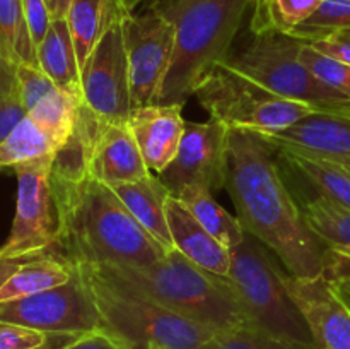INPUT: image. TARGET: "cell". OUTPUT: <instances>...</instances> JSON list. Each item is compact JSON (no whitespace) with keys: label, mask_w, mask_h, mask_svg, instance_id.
I'll list each match as a JSON object with an SVG mask.
<instances>
[{"label":"cell","mask_w":350,"mask_h":349,"mask_svg":"<svg viewBox=\"0 0 350 349\" xmlns=\"http://www.w3.org/2000/svg\"><path fill=\"white\" fill-rule=\"evenodd\" d=\"M303 44L291 34H258L243 53L228 62L280 98L304 103L318 112L350 113L347 96L321 84L301 62Z\"/></svg>","instance_id":"cell-8"},{"label":"cell","mask_w":350,"mask_h":349,"mask_svg":"<svg viewBox=\"0 0 350 349\" xmlns=\"http://www.w3.org/2000/svg\"><path fill=\"white\" fill-rule=\"evenodd\" d=\"M332 283L335 293L338 294L345 307L350 310V277H338V279H328Z\"/></svg>","instance_id":"cell-44"},{"label":"cell","mask_w":350,"mask_h":349,"mask_svg":"<svg viewBox=\"0 0 350 349\" xmlns=\"http://www.w3.org/2000/svg\"><path fill=\"white\" fill-rule=\"evenodd\" d=\"M195 96L211 118L219 120L229 129L255 132L287 129L318 112L310 105L273 94L236 70L228 60L219 62L207 72L195 89Z\"/></svg>","instance_id":"cell-7"},{"label":"cell","mask_w":350,"mask_h":349,"mask_svg":"<svg viewBox=\"0 0 350 349\" xmlns=\"http://www.w3.org/2000/svg\"><path fill=\"white\" fill-rule=\"evenodd\" d=\"M142 2H146V0H120L118 7L122 9V12H135V9Z\"/></svg>","instance_id":"cell-45"},{"label":"cell","mask_w":350,"mask_h":349,"mask_svg":"<svg viewBox=\"0 0 350 349\" xmlns=\"http://www.w3.org/2000/svg\"><path fill=\"white\" fill-rule=\"evenodd\" d=\"M48 337L46 332L0 320V349H38Z\"/></svg>","instance_id":"cell-34"},{"label":"cell","mask_w":350,"mask_h":349,"mask_svg":"<svg viewBox=\"0 0 350 349\" xmlns=\"http://www.w3.org/2000/svg\"><path fill=\"white\" fill-rule=\"evenodd\" d=\"M62 349H129V346L123 344L118 337L109 332L98 328V331L81 334L75 341Z\"/></svg>","instance_id":"cell-37"},{"label":"cell","mask_w":350,"mask_h":349,"mask_svg":"<svg viewBox=\"0 0 350 349\" xmlns=\"http://www.w3.org/2000/svg\"><path fill=\"white\" fill-rule=\"evenodd\" d=\"M46 5L48 12H50L51 21L57 19H67L68 9H70L72 0H43Z\"/></svg>","instance_id":"cell-42"},{"label":"cell","mask_w":350,"mask_h":349,"mask_svg":"<svg viewBox=\"0 0 350 349\" xmlns=\"http://www.w3.org/2000/svg\"><path fill=\"white\" fill-rule=\"evenodd\" d=\"M57 154L26 161L17 174V204L12 229L0 246V257H41L55 253L60 238V207L53 183Z\"/></svg>","instance_id":"cell-9"},{"label":"cell","mask_w":350,"mask_h":349,"mask_svg":"<svg viewBox=\"0 0 350 349\" xmlns=\"http://www.w3.org/2000/svg\"><path fill=\"white\" fill-rule=\"evenodd\" d=\"M310 44L313 48H317L318 51H321V53L350 65V31L313 41Z\"/></svg>","instance_id":"cell-38"},{"label":"cell","mask_w":350,"mask_h":349,"mask_svg":"<svg viewBox=\"0 0 350 349\" xmlns=\"http://www.w3.org/2000/svg\"><path fill=\"white\" fill-rule=\"evenodd\" d=\"M229 133L231 129L214 118L185 123L176 156L157 174L171 195L176 197L191 185H202L211 192L226 187Z\"/></svg>","instance_id":"cell-13"},{"label":"cell","mask_w":350,"mask_h":349,"mask_svg":"<svg viewBox=\"0 0 350 349\" xmlns=\"http://www.w3.org/2000/svg\"><path fill=\"white\" fill-rule=\"evenodd\" d=\"M81 103L103 123H129V62L122 33V9L108 0L101 34L81 70Z\"/></svg>","instance_id":"cell-10"},{"label":"cell","mask_w":350,"mask_h":349,"mask_svg":"<svg viewBox=\"0 0 350 349\" xmlns=\"http://www.w3.org/2000/svg\"><path fill=\"white\" fill-rule=\"evenodd\" d=\"M16 79L21 101H23L27 113H29L41 99L46 98L48 94H51V92L58 89L57 86L53 84V81H51L38 65H16Z\"/></svg>","instance_id":"cell-33"},{"label":"cell","mask_w":350,"mask_h":349,"mask_svg":"<svg viewBox=\"0 0 350 349\" xmlns=\"http://www.w3.org/2000/svg\"><path fill=\"white\" fill-rule=\"evenodd\" d=\"M301 62L308 67V70L327 88L347 96L350 99V65L340 60L321 53L310 43H304L301 48Z\"/></svg>","instance_id":"cell-31"},{"label":"cell","mask_w":350,"mask_h":349,"mask_svg":"<svg viewBox=\"0 0 350 349\" xmlns=\"http://www.w3.org/2000/svg\"><path fill=\"white\" fill-rule=\"evenodd\" d=\"M284 274L269 248L248 233L231 248L228 283L250 324L297 349H314L313 335L284 284Z\"/></svg>","instance_id":"cell-6"},{"label":"cell","mask_w":350,"mask_h":349,"mask_svg":"<svg viewBox=\"0 0 350 349\" xmlns=\"http://www.w3.org/2000/svg\"><path fill=\"white\" fill-rule=\"evenodd\" d=\"M173 245L190 262L217 276H229L231 250L214 238L178 197L171 195L166 204Z\"/></svg>","instance_id":"cell-18"},{"label":"cell","mask_w":350,"mask_h":349,"mask_svg":"<svg viewBox=\"0 0 350 349\" xmlns=\"http://www.w3.org/2000/svg\"><path fill=\"white\" fill-rule=\"evenodd\" d=\"M111 188L132 212L133 218L140 222V226L166 250V253L176 250L166 216V204L171 192L159 180V177L149 173L140 180L113 185Z\"/></svg>","instance_id":"cell-19"},{"label":"cell","mask_w":350,"mask_h":349,"mask_svg":"<svg viewBox=\"0 0 350 349\" xmlns=\"http://www.w3.org/2000/svg\"><path fill=\"white\" fill-rule=\"evenodd\" d=\"M350 31V0H323L321 5L291 36L313 43L334 34Z\"/></svg>","instance_id":"cell-30"},{"label":"cell","mask_w":350,"mask_h":349,"mask_svg":"<svg viewBox=\"0 0 350 349\" xmlns=\"http://www.w3.org/2000/svg\"><path fill=\"white\" fill-rule=\"evenodd\" d=\"M297 202L306 224L328 248L350 245V207L320 194L297 198Z\"/></svg>","instance_id":"cell-24"},{"label":"cell","mask_w":350,"mask_h":349,"mask_svg":"<svg viewBox=\"0 0 350 349\" xmlns=\"http://www.w3.org/2000/svg\"><path fill=\"white\" fill-rule=\"evenodd\" d=\"M0 320L46 334H85L103 328L94 301L75 267L72 279L62 286L0 303Z\"/></svg>","instance_id":"cell-12"},{"label":"cell","mask_w":350,"mask_h":349,"mask_svg":"<svg viewBox=\"0 0 350 349\" xmlns=\"http://www.w3.org/2000/svg\"><path fill=\"white\" fill-rule=\"evenodd\" d=\"M122 33L132 109L154 105L173 62V23L152 5L144 14L122 12Z\"/></svg>","instance_id":"cell-11"},{"label":"cell","mask_w":350,"mask_h":349,"mask_svg":"<svg viewBox=\"0 0 350 349\" xmlns=\"http://www.w3.org/2000/svg\"><path fill=\"white\" fill-rule=\"evenodd\" d=\"M79 109H81V99L57 89L41 99L27 113V116L57 144L58 149H64L75 132Z\"/></svg>","instance_id":"cell-26"},{"label":"cell","mask_w":350,"mask_h":349,"mask_svg":"<svg viewBox=\"0 0 350 349\" xmlns=\"http://www.w3.org/2000/svg\"><path fill=\"white\" fill-rule=\"evenodd\" d=\"M284 284L313 335L314 349H350V310L323 276L284 274Z\"/></svg>","instance_id":"cell-15"},{"label":"cell","mask_w":350,"mask_h":349,"mask_svg":"<svg viewBox=\"0 0 350 349\" xmlns=\"http://www.w3.org/2000/svg\"><path fill=\"white\" fill-rule=\"evenodd\" d=\"M176 197L193 214V218L226 248H234L245 240L246 231L239 219L229 214L221 204H217L208 188L202 187V185H191Z\"/></svg>","instance_id":"cell-22"},{"label":"cell","mask_w":350,"mask_h":349,"mask_svg":"<svg viewBox=\"0 0 350 349\" xmlns=\"http://www.w3.org/2000/svg\"><path fill=\"white\" fill-rule=\"evenodd\" d=\"M74 276V267L57 253L36 257L23 263L0 289V303L21 300L43 293L51 287L68 283Z\"/></svg>","instance_id":"cell-21"},{"label":"cell","mask_w":350,"mask_h":349,"mask_svg":"<svg viewBox=\"0 0 350 349\" xmlns=\"http://www.w3.org/2000/svg\"><path fill=\"white\" fill-rule=\"evenodd\" d=\"M75 129L84 140L85 171L94 180L113 187L150 173L129 123L99 122L81 103Z\"/></svg>","instance_id":"cell-14"},{"label":"cell","mask_w":350,"mask_h":349,"mask_svg":"<svg viewBox=\"0 0 350 349\" xmlns=\"http://www.w3.org/2000/svg\"><path fill=\"white\" fill-rule=\"evenodd\" d=\"M280 161L310 181L317 192L337 204L350 207V171L340 164L294 151H279Z\"/></svg>","instance_id":"cell-23"},{"label":"cell","mask_w":350,"mask_h":349,"mask_svg":"<svg viewBox=\"0 0 350 349\" xmlns=\"http://www.w3.org/2000/svg\"><path fill=\"white\" fill-rule=\"evenodd\" d=\"M0 55L14 65H38L36 48L27 29L23 0H0Z\"/></svg>","instance_id":"cell-27"},{"label":"cell","mask_w":350,"mask_h":349,"mask_svg":"<svg viewBox=\"0 0 350 349\" xmlns=\"http://www.w3.org/2000/svg\"><path fill=\"white\" fill-rule=\"evenodd\" d=\"M323 0H253V34H291L321 5Z\"/></svg>","instance_id":"cell-25"},{"label":"cell","mask_w":350,"mask_h":349,"mask_svg":"<svg viewBox=\"0 0 350 349\" xmlns=\"http://www.w3.org/2000/svg\"><path fill=\"white\" fill-rule=\"evenodd\" d=\"M58 146L29 118L23 120L0 144V170L14 168L26 161L57 154Z\"/></svg>","instance_id":"cell-29"},{"label":"cell","mask_w":350,"mask_h":349,"mask_svg":"<svg viewBox=\"0 0 350 349\" xmlns=\"http://www.w3.org/2000/svg\"><path fill=\"white\" fill-rule=\"evenodd\" d=\"M72 266L94 301L103 331L118 337L129 349H200L217 332L167 310L92 263Z\"/></svg>","instance_id":"cell-5"},{"label":"cell","mask_w":350,"mask_h":349,"mask_svg":"<svg viewBox=\"0 0 350 349\" xmlns=\"http://www.w3.org/2000/svg\"><path fill=\"white\" fill-rule=\"evenodd\" d=\"M17 89L16 79V65L0 55V99L9 96L10 92Z\"/></svg>","instance_id":"cell-40"},{"label":"cell","mask_w":350,"mask_h":349,"mask_svg":"<svg viewBox=\"0 0 350 349\" xmlns=\"http://www.w3.org/2000/svg\"><path fill=\"white\" fill-rule=\"evenodd\" d=\"M27 116V109L21 101L19 91H12L0 99V144L10 135L14 129Z\"/></svg>","instance_id":"cell-36"},{"label":"cell","mask_w":350,"mask_h":349,"mask_svg":"<svg viewBox=\"0 0 350 349\" xmlns=\"http://www.w3.org/2000/svg\"><path fill=\"white\" fill-rule=\"evenodd\" d=\"M113 2H116V3H118V2H120V0H113Z\"/></svg>","instance_id":"cell-47"},{"label":"cell","mask_w":350,"mask_h":349,"mask_svg":"<svg viewBox=\"0 0 350 349\" xmlns=\"http://www.w3.org/2000/svg\"><path fill=\"white\" fill-rule=\"evenodd\" d=\"M33 259H36V257H0V289L23 263Z\"/></svg>","instance_id":"cell-41"},{"label":"cell","mask_w":350,"mask_h":349,"mask_svg":"<svg viewBox=\"0 0 350 349\" xmlns=\"http://www.w3.org/2000/svg\"><path fill=\"white\" fill-rule=\"evenodd\" d=\"M279 161L260 133L231 129L224 188L245 231L275 253L291 276H323L328 246L304 221Z\"/></svg>","instance_id":"cell-1"},{"label":"cell","mask_w":350,"mask_h":349,"mask_svg":"<svg viewBox=\"0 0 350 349\" xmlns=\"http://www.w3.org/2000/svg\"><path fill=\"white\" fill-rule=\"evenodd\" d=\"M23 10L31 40H33L34 48H38L50 29L51 16L43 0H23Z\"/></svg>","instance_id":"cell-35"},{"label":"cell","mask_w":350,"mask_h":349,"mask_svg":"<svg viewBox=\"0 0 350 349\" xmlns=\"http://www.w3.org/2000/svg\"><path fill=\"white\" fill-rule=\"evenodd\" d=\"M327 279L350 277V245L332 246L327 252Z\"/></svg>","instance_id":"cell-39"},{"label":"cell","mask_w":350,"mask_h":349,"mask_svg":"<svg viewBox=\"0 0 350 349\" xmlns=\"http://www.w3.org/2000/svg\"><path fill=\"white\" fill-rule=\"evenodd\" d=\"M108 0H72L67 24L81 70L88 62L106 21Z\"/></svg>","instance_id":"cell-28"},{"label":"cell","mask_w":350,"mask_h":349,"mask_svg":"<svg viewBox=\"0 0 350 349\" xmlns=\"http://www.w3.org/2000/svg\"><path fill=\"white\" fill-rule=\"evenodd\" d=\"M200 349H297L280 339L272 337L256 327H243L217 331Z\"/></svg>","instance_id":"cell-32"},{"label":"cell","mask_w":350,"mask_h":349,"mask_svg":"<svg viewBox=\"0 0 350 349\" xmlns=\"http://www.w3.org/2000/svg\"><path fill=\"white\" fill-rule=\"evenodd\" d=\"M92 266L167 310L208 328L228 331L243 325L253 327L229 286L228 276L200 269L178 250L167 252L156 263L146 267Z\"/></svg>","instance_id":"cell-4"},{"label":"cell","mask_w":350,"mask_h":349,"mask_svg":"<svg viewBox=\"0 0 350 349\" xmlns=\"http://www.w3.org/2000/svg\"><path fill=\"white\" fill-rule=\"evenodd\" d=\"M156 2H161V0H152V3H156Z\"/></svg>","instance_id":"cell-46"},{"label":"cell","mask_w":350,"mask_h":349,"mask_svg":"<svg viewBox=\"0 0 350 349\" xmlns=\"http://www.w3.org/2000/svg\"><path fill=\"white\" fill-rule=\"evenodd\" d=\"M256 133L273 149L320 157L350 171V113L313 112L287 129Z\"/></svg>","instance_id":"cell-16"},{"label":"cell","mask_w":350,"mask_h":349,"mask_svg":"<svg viewBox=\"0 0 350 349\" xmlns=\"http://www.w3.org/2000/svg\"><path fill=\"white\" fill-rule=\"evenodd\" d=\"M253 0H161L152 3L173 23L174 53L157 105H185L214 65L228 60Z\"/></svg>","instance_id":"cell-3"},{"label":"cell","mask_w":350,"mask_h":349,"mask_svg":"<svg viewBox=\"0 0 350 349\" xmlns=\"http://www.w3.org/2000/svg\"><path fill=\"white\" fill-rule=\"evenodd\" d=\"M53 183L60 207L55 253L65 262L146 267L166 255L115 190L94 180L85 168L55 163Z\"/></svg>","instance_id":"cell-2"},{"label":"cell","mask_w":350,"mask_h":349,"mask_svg":"<svg viewBox=\"0 0 350 349\" xmlns=\"http://www.w3.org/2000/svg\"><path fill=\"white\" fill-rule=\"evenodd\" d=\"M38 65L60 91L81 99V65L67 19L51 21L46 36L36 48Z\"/></svg>","instance_id":"cell-20"},{"label":"cell","mask_w":350,"mask_h":349,"mask_svg":"<svg viewBox=\"0 0 350 349\" xmlns=\"http://www.w3.org/2000/svg\"><path fill=\"white\" fill-rule=\"evenodd\" d=\"M79 335L81 334H50L48 341L38 349H62L67 344H70L72 341H75Z\"/></svg>","instance_id":"cell-43"},{"label":"cell","mask_w":350,"mask_h":349,"mask_svg":"<svg viewBox=\"0 0 350 349\" xmlns=\"http://www.w3.org/2000/svg\"><path fill=\"white\" fill-rule=\"evenodd\" d=\"M183 105H147L133 108L129 118L135 142L149 171L163 173L174 159L185 132L187 120Z\"/></svg>","instance_id":"cell-17"}]
</instances>
